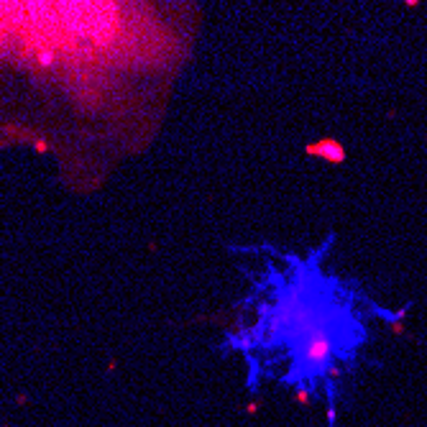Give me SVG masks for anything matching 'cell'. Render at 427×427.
Segmentation results:
<instances>
[{
  "label": "cell",
  "mask_w": 427,
  "mask_h": 427,
  "mask_svg": "<svg viewBox=\"0 0 427 427\" xmlns=\"http://www.w3.org/2000/svg\"><path fill=\"white\" fill-rule=\"evenodd\" d=\"M322 251L289 269L269 266L256 284V320L233 335L248 363V379L279 381L302 396L325 399L330 415L341 379L353 369L366 343L363 302L343 279L320 271Z\"/></svg>",
  "instance_id": "cell-1"
}]
</instances>
